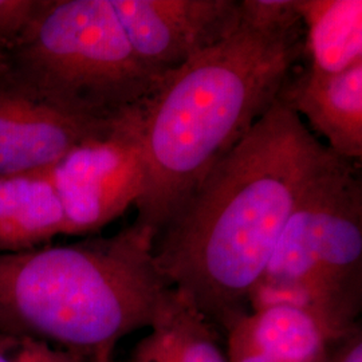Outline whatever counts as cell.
<instances>
[{
  "label": "cell",
  "instance_id": "cell-3",
  "mask_svg": "<svg viewBox=\"0 0 362 362\" xmlns=\"http://www.w3.org/2000/svg\"><path fill=\"white\" fill-rule=\"evenodd\" d=\"M153 239L133 221L112 236L0 254V332L112 357L124 337L152 326L172 288Z\"/></svg>",
  "mask_w": 362,
  "mask_h": 362
},
{
  "label": "cell",
  "instance_id": "cell-13",
  "mask_svg": "<svg viewBox=\"0 0 362 362\" xmlns=\"http://www.w3.org/2000/svg\"><path fill=\"white\" fill-rule=\"evenodd\" d=\"M308 70L336 74L362 62V0H297Z\"/></svg>",
  "mask_w": 362,
  "mask_h": 362
},
{
  "label": "cell",
  "instance_id": "cell-1",
  "mask_svg": "<svg viewBox=\"0 0 362 362\" xmlns=\"http://www.w3.org/2000/svg\"><path fill=\"white\" fill-rule=\"evenodd\" d=\"M332 153L279 95L156 235L169 285L227 332L250 311L287 220Z\"/></svg>",
  "mask_w": 362,
  "mask_h": 362
},
{
  "label": "cell",
  "instance_id": "cell-18",
  "mask_svg": "<svg viewBox=\"0 0 362 362\" xmlns=\"http://www.w3.org/2000/svg\"><path fill=\"white\" fill-rule=\"evenodd\" d=\"M90 362H113V357H100V358H94Z\"/></svg>",
  "mask_w": 362,
  "mask_h": 362
},
{
  "label": "cell",
  "instance_id": "cell-8",
  "mask_svg": "<svg viewBox=\"0 0 362 362\" xmlns=\"http://www.w3.org/2000/svg\"><path fill=\"white\" fill-rule=\"evenodd\" d=\"M112 121H91L61 109L7 61L0 67V176L49 170Z\"/></svg>",
  "mask_w": 362,
  "mask_h": 362
},
{
  "label": "cell",
  "instance_id": "cell-4",
  "mask_svg": "<svg viewBox=\"0 0 362 362\" xmlns=\"http://www.w3.org/2000/svg\"><path fill=\"white\" fill-rule=\"evenodd\" d=\"M309 313L339 342L362 310V180L357 163L332 153L298 200L248 309Z\"/></svg>",
  "mask_w": 362,
  "mask_h": 362
},
{
  "label": "cell",
  "instance_id": "cell-11",
  "mask_svg": "<svg viewBox=\"0 0 362 362\" xmlns=\"http://www.w3.org/2000/svg\"><path fill=\"white\" fill-rule=\"evenodd\" d=\"M65 231L50 169L0 176V254L46 246Z\"/></svg>",
  "mask_w": 362,
  "mask_h": 362
},
{
  "label": "cell",
  "instance_id": "cell-2",
  "mask_svg": "<svg viewBox=\"0 0 362 362\" xmlns=\"http://www.w3.org/2000/svg\"><path fill=\"white\" fill-rule=\"evenodd\" d=\"M303 26L240 16L227 38L164 78L143 105L144 191L134 223L155 238L279 98L303 57Z\"/></svg>",
  "mask_w": 362,
  "mask_h": 362
},
{
  "label": "cell",
  "instance_id": "cell-14",
  "mask_svg": "<svg viewBox=\"0 0 362 362\" xmlns=\"http://www.w3.org/2000/svg\"><path fill=\"white\" fill-rule=\"evenodd\" d=\"M0 362H90L77 350L55 346L35 337L0 332Z\"/></svg>",
  "mask_w": 362,
  "mask_h": 362
},
{
  "label": "cell",
  "instance_id": "cell-10",
  "mask_svg": "<svg viewBox=\"0 0 362 362\" xmlns=\"http://www.w3.org/2000/svg\"><path fill=\"white\" fill-rule=\"evenodd\" d=\"M226 333L228 362H332L338 344L309 313L285 305L250 310Z\"/></svg>",
  "mask_w": 362,
  "mask_h": 362
},
{
  "label": "cell",
  "instance_id": "cell-15",
  "mask_svg": "<svg viewBox=\"0 0 362 362\" xmlns=\"http://www.w3.org/2000/svg\"><path fill=\"white\" fill-rule=\"evenodd\" d=\"M45 0H0V49H13L37 19Z\"/></svg>",
  "mask_w": 362,
  "mask_h": 362
},
{
  "label": "cell",
  "instance_id": "cell-17",
  "mask_svg": "<svg viewBox=\"0 0 362 362\" xmlns=\"http://www.w3.org/2000/svg\"><path fill=\"white\" fill-rule=\"evenodd\" d=\"M6 64H7V55L0 49V67H3Z\"/></svg>",
  "mask_w": 362,
  "mask_h": 362
},
{
  "label": "cell",
  "instance_id": "cell-12",
  "mask_svg": "<svg viewBox=\"0 0 362 362\" xmlns=\"http://www.w3.org/2000/svg\"><path fill=\"white\" fill-rule=\"evenodd\" d=\"M130 362H228L218 327L173 287Z\"/></svg>",
  "mask_w": 362,
  "mask_h": 362
},
{
  "label": "cell",
  "instance_id": "cell-9",
  "mask_svg": "<svg viewBox=\"0 0 362 362\" xmlns=\"http://www.w3.org/2000/svg\"><path fill=\"white\" fill-rule=\"evenodd\" d=\"M281 98L327 140L337 156L362 157V62L336 74L305 69L290 77Z\"/></svg>",
  "mask_w": 362,
  "mask_h": 362
},
{
  "label": "cell",
  "instance_id": "cell-5",
  "mask_svg": "<svg viewBox=\"0 0 362 362\" xmlns=\"http://www.w3.org/2000/svg\"><path fill=\"white\" fill-rule=\"evenodd\" d=\"M6 55L52 104L91 121L125 115L163 82L130 47L110 0H45Z\"/></svg>",
  "mask_w": 362,
  "mask_h": 362
},
{
  "label": "cell",
  "instance_id": "cell-16",
  "mask_svg": "<svg viewBox=\"0 0 362 362\" xmlns=\"http://www.w3.org/2000/svg\"><path fill=\"white\" fill-rule=\"evenodd\" d=\"M332 362H362L361 325L337 344Z\"/></svg>",
  "mask_w": 362,
  "mask_h": 362
},
{
  "label": "cell",
  "instance_id": "cell-7",
  "mask_svg": "<svg viewBox=\"0 0 362 362\" xmlns=\"http://www.w3.org/2000/svg\"><path fill=\"white\" fill-rule=\"evenodd\" d=\"M130 47L161 81L240 23L238 0H110Z\"/></svg>",
  "mask_w": 362,
  "mask_h": 362
},
{
  "label": "cell",
  "instance_id": "cell-6",
  "mask_svg": "<svg viewBox=\"0 0 362 362\" xmlns=\"http://www.w3.org/2000/svg\"><path fill=\"white\" fill-rule=\"evenodd\" d=\"M143 105L81 141L50 169L65 235L98 233L140 199L145 182Z\"/></svg>",
  "mask_w": 362,
  "mask_h": 362
}]
</instances>
